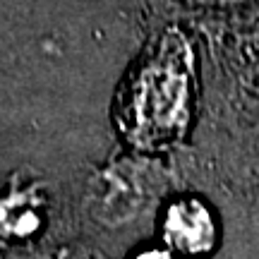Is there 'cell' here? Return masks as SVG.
Listing matches in <instances>:
<instances>
[{"label": "cell", "mask_w": 259, "mask_h": 259, "mask_svg": "<svg viewBox=\"0 0 259 259\" xmlns=\"http://www.w3.org/2000/svg\"><path fill=\"white\" fill-rule=\"evenodd\" d=\"M163 231L168 242L185 254H202L211 247L216 238L211 213L197 199H180L173 204L166 213Z\"/></svg>", "instance_id": "cell-1"}, {"label": "cell", "mask_w": 259, "mask_h": 259, "mask_svg": "<svg viewBox=\"0 0 259 259\" xmlns=\"http://www.w3.org/2000/svg\"><path fill=\"white\" fill-rule=\"evenodd\" d=\"M137 259H170V257H168V254H163V252L154 250V252H147V254H139Z\"/></svg>", "instance_id": "cell-2"}, {"label": "cell", "mask_w": 259, "mask_h": 259, "mask_svg": "<svg viewBox=\"0 0 259 259\" xmlns=\"http://www.w3.org/2000/svg\"><path fill=\"white\" fill-rule=\"evenodd\" d=\"M192 3H202V5H223V3H238V0H192Z\"/></svg>", "instance_id": "cell-3"}]
</instances>
